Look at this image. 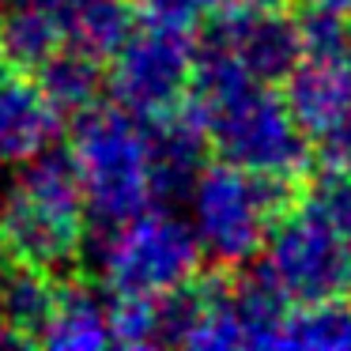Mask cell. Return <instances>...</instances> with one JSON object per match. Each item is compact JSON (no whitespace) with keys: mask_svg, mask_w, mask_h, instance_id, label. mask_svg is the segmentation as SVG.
Returning a JSON list of instances; mask_svg holds the SVG:
<instances>
[{"mask_svg":"<svg viewBox=\"0 0 351 351\" xmlns=\"http://www.w3.org/2000/svg\"><path fill=\"white\" fill-rule=\"evenodd\" d=\"M132 16H136V8H132L129 0H69L64 4L69 42L87 49L99 61H106L132 34V27H136Z\"/></svg>","mask_w":351,"mask_h":351,"instance_id":"obj_12","label":"cell"},{"mask_svg":"<svg viewBox=\"0 0 351 351\" xmlns=\"http://www.w3.org/2000/svg\"><path fill=\"white\" fill-rule=\"evenodd\" d=\"M34 76L42 80V87L53 95V102L64 110V114H80V110H87V106L99 102L102 61L69 42V46H64L61 53L49 57Z\"/></svg>","mask_w":351,"mask_h":351,"instance_id":"obj_14","label":"cell"},{"mask_svg":"<svg viewBox=\"0 0 351 351\" xmlns=\"http://www.w3.org/2000/svg\"><path fill=\"white\" fill-rule=\"evenodd\" d=\"M265 268L287 291V298H302V302L332 298L351 283L348 245L336 238V230L313 204L276 223V230L268 234Z\"/></svg>","mask_w":351,"mask_h":351,"instance_id":"obj_6","label":"cell"},{"mask_svg":"<svg viewBox=\"0 0 351 351\" xmlns=\"http://www.w3.org/2000/svg\"><path fill=\"white\" fill-rule=\"evenodd\" d=\"M283 178L253 174L223 159L193 182V230L219 265L250 261L280 219Z\"/></svg>","mask_w":351,"mask_h":351,"instance_id":"obj_4","label":"cell"},{"mask_svg":"<svg viewBox=\"0 0 351 351\" xmlns=\"http://www.w3.org/2000/svg\"><path fill=\"white\" fill-rule=\"evenodd\" d=\"M280 343H306V348H348L351 343V310L336 306L332 298L310 302V310L283 321Z\"/></svg>","mask_w":351,"mask_h":351,"instance_id":"obj_15","label":"cell"},{"mask_svg":"<svg viewBox=\"0 0 351 351\" xmlns=\"http://www.w3.org/2000/svg\"><path fill=\"white\" fill-rule=\"evenodd\" d=\"M4 250V245H0ZM4 283H8V268H4V261H0V306H4Z\"/></svg>","mask_w":351,"mask_h":351,"instance_id":"obj_19","label":"cell"},{"mask_svg":"<svg viewBox=\"0 0 351 351\" xmlns=\"http://www.w3.org/2000/svg\"><path fill=\"white\" fill-rule=\"evenodd\" d=\"M64 46H69L64 8L16 4L0 19V64H8V69L38 72Z\"/></svg>","mask_w":351,"mask_h":351,"instance_id":"obj_11","label":"cell"},{"mask_svg":"<svg viewBox=\"0 0 351 351\" xmlns=\"http://www.w3.org/2000/svg\"><path fill=\"white\" fill-rule=\"evenodd\" d=\"M87 197L69 152H42L0 200V245L16 265L61 276L84 257Z\"/></svg>","mask_w":351,"mask_h":351,"instance_id":"obj_1","label":"cell"},{"mask_svg":"<svg viewBox=\"0 0 351 351\" xmlns=\"http://www.w3.org/2000/svg\"><path fill=\"white\" fill-rule=\"evenodd\" d=\"M53 291H57L53 272L16 265V272H8V283H4L0 325L12 328L27 348L38 343L42 328H46V317H49V306H53Z\"/></svg>","mask_w":351,"mask_h":351,"instance_id":"obj_13","label":"cell"},{"mask_svg":"<svg viewBox=\"0 0 351 351\" xmlns=\"http://www.w3.org/2000/svg\"><path fill=\"white\" fill-rule=\"evenodd\" d=\"M287 106L306 132L325 136L351 114V72L340 64V57H313L310 64L291 72Z\"/></svg>","mask_w":351,"mask_h":351,"instance_id":"obj_9","label":"cell"},{"mask_svg":"<svg viewBox=\"0 0 351 351\" xmlns=\"http://www.w3.org/2000/svg\"><path fill=\"white\" fill-rule=\"evenodd\" d=\"M197 49L189 31L140 19L132 34L110 57V91L117 106L144 121H162L178 114L193 95L197 80Z\"/></svg>","mask_w":351,"mask_h":351,"instance_id":"obj_5","label":"cell"},{"mask_svg":"<svg viewBox=\"0 0 351 351\" xmlns=\"http://www.w3.org/2000/svg\"><path fill=\"white\" fill-rule=\"evenodd\" d=\"M200 250L204 245L189 223L147 208L125 223H114L99 253V272L114 298H167L193 283Z\"/></svg>","mask_w":351,"mask_h":351,"instance_id":"obj_3","label":"cell"},{"mask_svg":"<svg viewBox=\"0 0 351 351\" xmlns=\"http://www.w3.org/2000/svg\"><path fill=\"white\" fill-rule=\"evenodd\" d=\"M46 348H106L114 343L110 332V306L87 287L84 280H61L57 276V291H53V306H49L46 328L42 340Z\"/></svg>","mask_w":351,"mask_h":351,"instance_id":"obj_10","label":"cell"},{"mask_svg":"<svg viewBox=\"0 0 351 351\" xmlns=\"http://www.w3.org/2000/svg\"><path fill=\"white\" fill-rule=\"evenodd\" d=\"M64 110L34 72L0 64V162H31L49 152Z\"/></svg>","mask_w":351,"mask_h":351,"instance_id":"obj_8","label":"cell"},{"mask_svg":"<svg viewBox=\"0 0 351 351\" xmlns=\"http://www.w3.org/2000/svg\"><path fill=\"white\" fill-rule=\"evenodd\" d=\"M219 4L223 0H136V16L147 19V23L193 31L197 23H204V19L215 16Z\"/></svg>","mask_w":351,"mask_h":351,"instance_id":"obj_17","label":"cell"},{"mask_svg":"<svg viewBox=\"0 0 351 351\" xmlns=\"http://www.w3.org/2000/svg\"><path fill=\"white\" fill-rule=\"evenodd\" d=\"M208 46L234 57L253 80L272 84L295 72L298 27H291L268 0H223L212 16V42Z\"/></svg>","mask_w":351,"mask_h":351,"instance_id":"obj_7","label":"cell"},{"mask_svg":"<svg viewBox=\"0 0 351 351\" xmlns=\"http://www.w3.org/2000/svg\"><path fill=\"white\" fill-rule=\"evenodd\" d=\"M313 208L325 215L328 227L336 230V238H340L351 253V178H332V182H325V189L317 193Z\"/></svg>","mask_w":351,"mask_h":351,"instance_id":"obj_18","label":"cell"},{"mask_svg":"<svg viewBox=\"0 0 351 351\" xmlns=\"http://www.w3.org/2000/svg\"><path fill=\"white\" fill-rule=\"evenodd\" d=\"M72 167L84 185L87 208L102 223H125L147 212L162 193V170L152 125L125 106H87L72 121Z\"/></svg>","mask_w":351,"mask_h":351,"instance_id":"obj_2","label":"cell"},{"mask_svg":"<svg viewBox=\"0 0 351 351\" xmlns=\"http://www.w3.org/2000/svg\"><path fill=\"white\" fill-rule=\"evenodd\" d=\"M110 332L121 348H144L162 340V298H114Z\"/></svg>","mask_w":351,"mask_h":351,"instance_id":"obj_16","label":"cell"}]
</instances>
